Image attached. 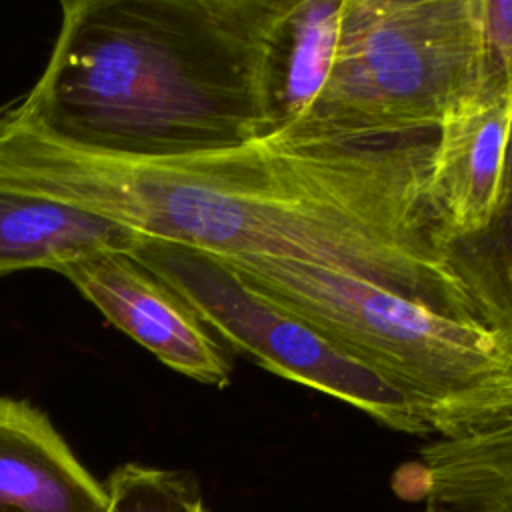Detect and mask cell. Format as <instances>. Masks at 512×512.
<instances>
[{
	"mask_svg": "<svg viewBox=\"0 0 512 512\" xmlns=\"http://www.w3.org/2000/svg\"><path fill=\"white\" fill-rule=\"evenodd\" d=\"M434 142L436 134L340 140L278 126L236 146L148 158L72 146L12 118L0 128V188L218 258L356 276L480 322L430 198Z\"/></svg>",
	"mask_w": 512,
	"mask_h": 512,
	"instance_id": "6da1fadb",
	"label": "cell"
},
{
	"mask_svg": "<svg viewBox=\"0 0 512 512\" xmlns=\"http://www.w3.org/2000/svg\"><path fill=\"white\" fill-rule=\"evenodd\" d=\"M300 0H64L18 114L72 146L182 156L282 124Z\"/></svg>",
	"mask_w": 512,
	"mask_h": 512,
	"instance_id": "7a4b0ae2",
	"label": "cell"
},
{
	"mask_svg": "<svg viewBox=\"0 0 512 512\" xmlns=\"http://www.w3.org/2000/svg\"><path fill=\"white\" fill-rule=\"evenodd\" d=\"M488 74L484 0H300L280 126L340 140L436 134Z\"/></svg>",
	"mask_w": 512,
	"mask_h": 512,
	"instance_id": "3957f363",
	"label": "cell"
},
{
	"mask_svg": "<svg viewBox=\"0 0 512 512\" xmlns=\"http://www.w3.org/2000/svg\"><path fill=\"white\" fill-rule=\"evenodd\" d=\"M220 260L400 390L430 434L454 438L512 414V348L494 328L308 264Z\"/></svg>",
	"mask_w": 512,
	"mask_h": 512,
	"instance_id": "277c9868",
	"label": "cell"
},
{
	"mask_svg": "<svg viewBox=\"0 0 512 512\" xmlns=\"http://www.w3.org/2000/svg\"><path fill=\"white\" fill-rule=\"evenodd\" d=\"M130 254L180 294L220 340L264 370L346 402L396 432L430 434L400 390L250 288L218 256L148 236H140Z\"/></svg>",
	"mask_w": 512,
	"mask_h": 512,
	"instance_id": "5b68a950",
	"label": "cell"
},
{
	"mask_svg": "<svg viewBox=\"0 0 512 512\" xmlns=\"http://www.w3.org/2000/svg\"><path fill=\"white\" fill-rule=\"evenodd\" d=\"M102 316L156 356L200 384L226 388L232 360L220 338L164 280L130 252H98L56 270Z\"/></svg>",
	"mask_w": 512,
	"mask_h": 512,
	"instance_id": "8992f818",
	"label": "cell"
},
{
	"mask_svg": "<svg viewBox=\"0 0 512 512\" xmlns=\"http://www.w3.org/2000/svg\"><path fill=\"white\" fill-rule=\"evenodd\" d=\"M512 142V94L490 76L438 126L430 198L450 244L476 236L498 214Z\"/></svg>",
	"mask_w": 512,
	"mask_h": 512,
	"instance_id": "52a82bcc",
	"label": "cell"
},
{
	"mask_svg": "<svg viewBox=\"0 0 512 512\" xmlns=\"http://www.w3.org/2000/svg\"><path fill=\"white\" fill-rule=\"evenodd\" d=\"M108 490L46 412L0 394V512H106Z\"/></svg>",
	"mask_w": 512,
	"mask_h": 512,
	"instance_id": "ba28073f",
	"label": "cell"
},
{
	"mask_svg": "<svg viewBox=\"0 0 512 512\" xmlns=\"http://www.w3.org/2000/svg\"><path fill=\"white\" fill-rule=\"evenodd\" d=\"M398 478L418 492L424 512H512V414L426 442Z\"/></svg>",
	"mask_w": 512,
	"mask_h": 512,
	"instance_id": "9c48e42d",
	"label": "cell"
},
{
	"mask_svg": "<svg viewBox=\"0 0 512 512\" xmlns=\"http://www.w3.org/2000/svg\"><path fill=\"white\" fill-rule=\"evenodd\" d=\"M138 232L84 208L0 188V276L48 268L98 252H130Z\"/></svg>",
	"mask_w": 512,
	"mask_h": 512,
	"instance_id": "30bf717a",
	"label": "cell"
},
{
	"mask_svg": "<svg viewBox=\"0 0 512 512\" xmlns=\"http://www.w3.org/2000/svg\"><path fill=\"white\" fill-rule=\"evenodd\" d=\"M450 268L470 294L478 320L512 348V142L504 200L476 236L450 244Z\"/></svg>",
	"mask_w": 512,
	"mask_h": 512,
	"instance_id": "8fae6325",
	"label": "cell"
},
{
	"mask_svg": "<svg viewBox=\"0 0 512 512\" xmlns=\"http://www.w3.org/2000/svg\"><path fill=\"white\" fill-rule=\"evenodd\" d=\"M104 486L106 512H208L188 472L126 462L108 474Z\"/></svg>",
	"mask_w": 512,
	"mask_h": 512,
	"instance_id": "7c38bea8",
	"label": "cell"
},
{
	"mask_svg": "<svg viewBox=\"0 0 512 512\" xmlns=\"http://www.w3.org/2000/svg\"><path fill=\"white\" fill-rule=\"evenodd\" d=\"M488 76L512 94V0H484Z\"/></svg>",
	"mask_w": 512,
	"mask_h": 512,
	"instance_id": "4fadbf2b",
	"label": "cell"
}]
</instances>
